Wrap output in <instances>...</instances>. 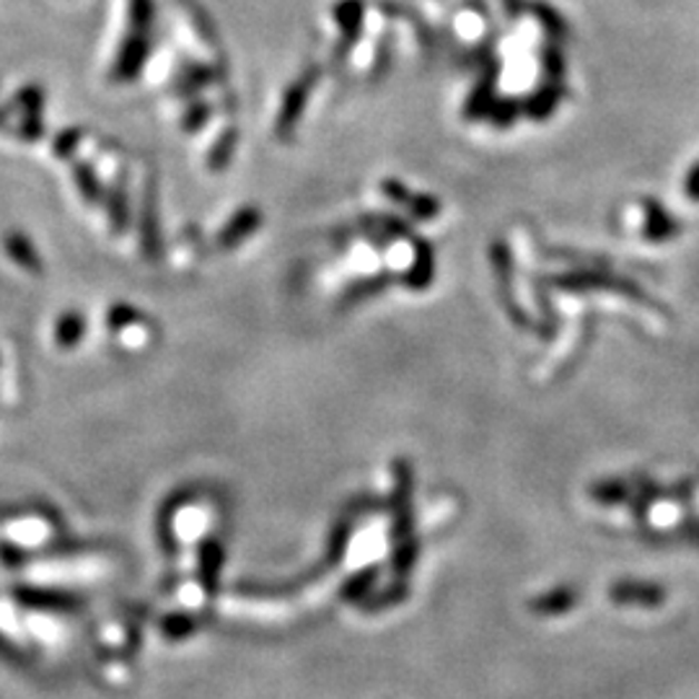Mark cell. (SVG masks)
<instances>
[{
  "label": "cell",
  "instance_id": "obj_1",
  "mask_svg": "<svg viewBox=\"0 0 699 699\" xmlns=\"http://www.w3.org/2000/svg\"><path fill=\"white\" fill-rule=\"evenodd\" d=\"M150 52V35H140V31H130L125 37L122 47H119L117 55V66H115V78L119 81H132V78L140 76V70L146 68Z\"/></svg>",
  "mask_w": 699,
  "mask_h": 699
},
{
  "label": "cell",
  "instance_id": "obj_2",
  "mask_svg": "<svg viewBox=\"0 0 699 699\" xmlns=\"http://www.w3.org/2000/svg\"><path fill=\"white\" fill-rule=\"evenodd\" d=\"M314 70L308 73V78H301V81H296L288 89V93H285L283 99V112L280 117H277V132L280 135H288L293 127H296L301 112H304V105L308 99V91H312V83H314Z\"/></svg>",
  "mask_w": 699,
  "mask_h": 699
},
{
  "label": "cell",
  "instance_id": "obj_3",
  "mask_svg": "<svg viewBox=\"0 0 699 699\" xmlns=\"http://www.w3.org/2000/svg\"><path fill=\"white\" fill-rule=\"evenodd\" d=\"M562 93H565V86L562 81H547L542 89H536L531 93L526 105H523V112H526L531 119H547L558 112Z\"/></svg>",
  "mask_w": 699,
  "mask_h": 699
},
{
  "label": "cell",
  "instance_id": "obj_4",
  "mask_svg": "<svg viewBox=\"0 0 699 699\" xmlns=\"http://www.w3.org/2000/svg\"><path fill=\"white\" fill-rule=\"evenodd\" d=\"M492 105H495V73L490 70V73L484 76L480 83H476V89L469 93L466 117H472V119L488 117Z\"/></svg>",
  "mask_w": 699,
  "mask_h": 699
},
{
  "label": "cell",
  "instance_id": "obj_5",
  "mask_svg": "<svg viewBox=\"0 0 699 699\" xmlns=\"http://www.w3.org/2000/svg\"><path fill=\"white\" fill-rule=\"evenodd\" d=\"M677 234V224H673L669 213H666L661 205L646 203V236L650 242H663Z\"/></svg>",
  "mask_w": 699,
  "mask_h": 699
},
{
  "label": "cell",
  "instance_id": "obj_6",
  "mask_svg": "<svg viewBox=\"0 0 699 699\" xmlns=\"http://www.w3.org/2000/svg\"><path fill=\"white\" fill-rule=\"evenodd\" d=\"M337 23L345 35V45L350 47L357 39V35H361V27H363L361 0H345V3L337 8Z\"/></svg>",
  "mask_w": 699,
  "mask_h": 699
},
{
  "label": "cell",
  "instance_id": "obj_7",
  "mask_svg": "<svg viewBox=\"0 0 699 699\" xmlns=\"http://www.w3.org/2000/svg\"><path fill=\"white\" fill-rule=\"evenodd\" d=\"M130 23L132 31L148 35L154 23V0H130Z\"/></svg>",
  "mask_w": 699,
  "mask_h": 699
},
{
  "label": "cell",
  "instance_id": "obj_8",
  "mask_svg": "<svg viewBox=\"0 0 699 699\" xmlns=\"http://www.w3.org/2000/svg\"><path fill=\"white\" fill-rule=\"evenodd\" d=\"M519 112H521V101L500 99V101H495V105H492L490 119L495 122V127H500V130H505V127H511L515 122Z\"/></svg>",
  "mask_w": 699,
  "mask_h": 699
},
{
  "label": "cell",
  "instance_id": "obj_9",
  "mask_svg": "<svg viewBox=\"0 0 699 699\" xmlns=\"http://www.w3.org/2000/svg\"><path fill=\"white\" fill-rule=\"evenodd\" d=\"M534 11L539 16V21H542V27L550 31V37H554V42H560V39L568 37V27L562 23L558 11H552L550 6H536Z\"/></svg>",
  "mask_w": 699,
  "mask_h": 699
},
{
  "label": "cell",
  "instance_id": "obj_10",
  "mask_svg": "<svg viewBox=\"0 0 699 699\" xmlns=\"http://www.w3.org/2000/svg\"><path fill=\"white\" fill-rule=\"evenodd\" d=\"M542 66L547 76H550V81H562V76H565V58H562V52L554 45H550L542 52Z\"/></svg>",
  "mask_w": 699,
  "mask_h": 699
},
{
  "label": "cell",
  "instance_id": "obj_11",
  "mask_svg": "<svg viewBox=\"0 0 699 699\" xmlns=\"http://www.w3.org/2000/svg\"><path fill=\"white\" fill-rule=\"evenodd\" d=\"M76 179H78V185H81L83 195L89 197V200H97L99 179H97V174H93V169H89V164H76Z\"/></svg>",
  "mask_w": 699,
  "mask_h": 699
},
{
  "label": "cell",
  "instance_id": "obj_12",
  "mask_svg": "<svg viewBox=\"0 0 699 699\" xmlns=\"http://www.w3.org/2000/svg\"><path fill=\"white\" fill-rule=\"evenodd\" d=\"M410 210L417 218H433L439 213V203L433 197H410Z\"/></svg>",
  "mask_w": 699,
  "mask_h": 699
},
{
  "label": "cell",
  "instance_id": "obj_13",
  "mask_svg": "<svg viewBox=\"0 0 699 699\" xmlns=\"http://www.w3.org/2000/svg\"><path fill=\"white\" fill-rule=\"evenodd\" d=\"M81 140V130H66L60 135V140H55V154L58 156H70V150L76 148V142Z\"/></svg>",
  "mask_w": 699,
  "mask_h": 699
},
{
  "label": "cell",
  "instance_id": "obj_14",
  "mask_svg": "<svg viewBox=\"0 0 699 699\" xmlns=\"http://www.w3.org/2000/svg\"><path fill=\"white\" fill-rule=\"evenodd\" d=\"M685 193L692 203H699V164L692 166V171L687 174L685 179Z\"/></svg>",
  "mask_w": 699,
  "mask_h": 699
},
{
  "label": "cell",
  "instance_id": "obj_15",
  "mask_svg": "<svg viewBox=\"0 0 699 699\" xmlns=\"http://www.w3.org/2000/svg\"><path fill=\"white\" fill-rule=\"evenodd\" d=\"M210 117V109L208 107H203V105H197V107H193V112H189V117H187V127L189 130H195V127H200L197 122H205V119Z\"/></svg>",
  "mask_w": 699,
  "mask_h": 699
}]
</instances>
